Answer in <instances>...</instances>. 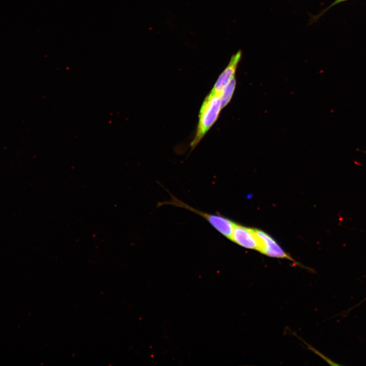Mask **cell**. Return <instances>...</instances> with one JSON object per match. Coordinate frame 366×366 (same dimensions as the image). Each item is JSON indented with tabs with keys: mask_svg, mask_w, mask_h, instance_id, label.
Returning a JSON list of instances; mask_svg holds the SVG:
<instances>
[{
	"mask_svg": "<svg viewBox=\"0 0 366 366\" xmlns=\"http://www.w3.org/2000/svg\"><path fill=\"white\" fill-rule=\"evenodd\" d=\"M222 108L221 95L210 91L200 108L195 137L191 143L193 149L219 117Z\"/></svg>",
	"mask_w": 366,
	"mask_h": 366,
	"instance_id": "cell-1",
	"label": "cell"
},
{
	"mask_svg": "<svg viewBox=\"0 0 366 366\" xmlns=\"http://www.w3.org/2000/svg\"><path fill=\"white\" fill-rule=\"evenodd\" d=\"M168 201L159 202L158 206L163 205H171L189 210L202 217L221 234L228 238H230L235 223L220 215L209 214L198 210L185 203L172 194Z\"/></svg>",
	"mask_w": 366,
	"mask_h": 366,
	"instance_id": "cell-2",
	"label": "cell"
},
{
	"mask_svg": "<svg viewBox=\"0 0 366 366\" xmlns=\"http://www.w3.org/2000/svg\"><path fill=\"white\" fill-rule=\"evenodd\" d=\"M254 231L258 242L257 251L269 257L292 260L270 235L260 230L254 229Z\"/></svg>",
	"mask_w": 366,
	"mask_h": 366,
	"instance_id": "cell-3",
	"label": "cell"
},
{
	"mask_svg": "<svg viewBox=\"0 0 366 366\" xmlns=\"http://www.w3.org/2000/svg\"><path fill=\"white\" fill-rule=\"evenodd\" d=\"M241 57V50H238L231 56L229 64L219 76L211 92L222 95L226 86L235 77L236 69Z\"/></svg>",
	"mask_w": 366,
	"mask_h": 366,
	"instance_id": "cell-4",
	"label": "cell"
},
{
	"mask_svg": "<svg viewBox=\"0 0 366 366\" xmlns=\"http://www.w3.org/2000/svg\"><path fill=\"white\" fill-rule=\"evenodd\" d=\"M229 239L243 248L257 250L258 242L254 229L235 223Z\"/></svg>",
	"mask_w": 366,
	"mask_h": 366,
	"instance_id": "cell-5",
	"label": "cell"
},
{
	"mask_svg": "<svg viewBox=\"0 0 366 366\" xmlns=\"http://www.w3.org/2000/svg\"><path fill=\"white\" fill-rule=\"evenodd\" d=\"M236 83L235 79L233 78L223 90L221 95L222 109L230 101L235 90Z\"/></svg>",
	"mask_w": 366,
	"mask_h": 366,
	"instance_id": "cell-6",
	"label": "cell"
},
{
	"mask_svg": "<svg viewBox=\"0 0 366 366\" xmlns=\"http://www.w3.org/2000/svg\"><path fill=\"white\" fill-rule=\"evenodd\" d=\"M348 1L350 0H335L329 6L322 10L317 15L311 16V18L309 20V25H311L317 21L323 15H324L328 10H329L332 7H334L335 5Z\"/></svg>",
	"mask_w": 366,
	"mask_h": 366,
	"instance_id": "cell-7",
	"label": "cell"
},
{
	"mask_svg": "<svg viewBox=\"0 0 366 366\" xmlns=\"http://www.w3.org/2000/svg\"><path fill=\"white\" fill-rule=\"evenodd\" d=\"M365 152L366 153V151H365Z\"/></svg>",
	"mask_w": 366,
	"mask_h": 366,
	"instance_id": "cell-8",
	"label": "cell"
}]
</instances>
